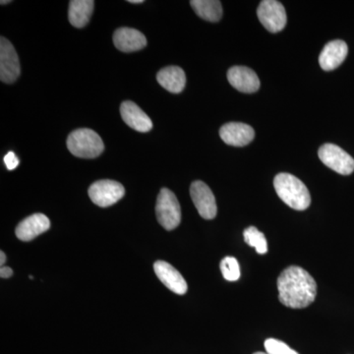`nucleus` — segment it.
I'll use <instances>...</instances> for the list:
<instances>
[{"label":"nucleus","mask_w":354,"mask_h":354,"mask_svg":"<svg viewBox=\"0 0 354 354\" xmlns=\"http://www.w3.org/2000/svg\"><path fill=\"white\" fill-rule=\"evenodd\" d=\"M318 156L324 165L342 176H349L354 171V158L339 146L324 144L319 149Z\"/></svg>","instance_id":"nucleus-5"},{"label":"nucleus","mask_w":354,"mask_h":354,"mask_svg":"<svg viewBox=\"0 0 354 354\" xmlns=\"http://www.w3.org/2000/svg\"><path fill=\"white\" fill-rule=\"evenodd\" d=\"M190 4L202 19L218 22L223 17V6L218 0H192Z\"/></svg>","instance_id":"nucleus-19"},{"label":"nucleus","mask_w":354,"mask_h":354,"mask_svg":"<svg viewBox=\"0 0 354 354\" xmlns=\"http://www.w3.org/2000/svg\"><path fill=\"white\" fill-rule=\"evenodd\" d=\"M67 148L77 158H95L104 152V145L101 137L94 130L82 128L70 133Z\"/></svg>","instance_id":"nucleus-3"},{"label":"nucleus","mask_w":354,"mask_h":354,"mask_svg":"<svg viewBox=\"0 0 354 354\" xmlns=\"http://www.w3.org/2000/svg\"><path fill=\"white\" fill-rule=\"evenodd\" d=\"M227 80L232 87L246 94L257 92L260 80L252 69L245 66H234L227 71Z\"/></svg>","instance_id":"nucleus-10"},{"label":"nucleus","mask_w":354,"mask_h":354,"mask_svg":"<svg viewBox=\"0 0 354 354\" xmlns=\"http://www.w3.org/2000/svg\"><path fill=\"white\" fill-rule=\"evenodd\" d=\"M348 44L341 39L330 41L324 46L319 57V64L325 71H332L337 68L344 62L348 55Z\"/></svg>","instance_id":"nucleus-13"},{"label":"nucleus","mask_w":354,"mask_h":354,"mask_svg":"<svg viewBox=\"0 0 354 354\" xmlns=\"http://www.w3.org/2000/svg\"><path fill=\"white\" fill-rule=\"evenodd\" d=\"M244 241L249 246L254 247L258 254H266L268 252L267 239H266L264 234L261 232L257 227H247L243 232Z\"/></svg>","instance_id":"nucleus-20"},{"label":"nucleus","mask_w":354,"mask_h":354,"mask_svg":"<svg viewBox=\"0 0 354 354\" xmlns=\"http://www.w3.org/2000/svg\"><path fill=\"white\" fill-rule=\"evenodd\" d=\"M20 62L12 44L1 37L0 38V79L2 82L12 84L20 75Z\"/></svg>","instance_id":"nucleus-8"},{"label":"nucleus","mask_w":354,"mask_h":354,"mask_svg":"<svg viewBox=\"0 0 354 354\" xmlns=\"http://www.w3.org/2000/svg\"><path fill=\"white\" fill-rule=\"evenodd\" d=\"M264 346L268 354H298L285 342L276 339H266Z\"/></svg>","instance_id":"nucleus-22"},{"label":"nucleus","mask_w":354,"mask_h":354,"mask_svg":"<svg viewBox=\"0 0 354 354\" xmlns=\"http://www.w3.org/2000/svg\"><path fill=\"white\" fill-rule=\"evenodd\" d=\"M113 44L118 50L123 53H133L143 50L147 46V39L138 30L120 28L114 32Z\"/></svg>","instance_id":"nucleus-16"},{"label":"nucleus","mask_w":354,"mask_h":354,"mask_svg":"<svg viewBox=\"0 0 354 354\" xmlns=\"http://www.w3.org/2000/svg\"><path fill=\"white\" fill-rule=\"evenodd\" d=\"M121 118L128 127L136 131L146 133L152 130L151 118L133 102H122L120 106Z\"/></svg>","instance_id":"nucleus-15"},{"label":"nucleus","mask_w":354,"mask_h":354,"mask_svg":"<svg viewBox=\"0 0 354 354\" xmlns=\"http://www.w3.org/2000/svg\"><path fill=\"white\" fill-rule=\"evenodd\" d=\"M10 0H9V1H4V0H2L1 4L2 6H4V4L10 3Z\"/></svg>","instance_id":"nucleus-27"},{"label":"nucleus","mask_w":354,"mask_h":354,"mask_svg":"<svg viewBox=\"0 0 354 354\" xmlns=\"http://www.w3.org/2000/svg\"><path fill=\"white\" fill-rule=\"evenodd\" d=\"M279 299L288 308H306L317 295V283L304 268L290 266L278 279Z\"/></svg>","instance_id":"nucleus-1"},{"label":"nucleus","mask_w":354,"mask_h":354,"mask_svg":"<svg viewBox=\"0 0 354 354\" xmlns=\"http://www.w3.org/2000/svg\"><path fill=\"white\" fill-rule=\"evenodd\" d=\"M220 268L223 278L227 281H236L241 278V268H239V261L234 257L228 256V257L223 258L221 260Z\"/></svg>","instance_id":"nucleus-21"},{"label":"nucleus","mask_w":354,"mask_h":354,"mask_svg":"<svg viewBox=\"0 0 354 354\" xmlns=\"http://www.w3.org/2000/svg\"><path fill=\"white\" fill-rule=\"evenodd\" d=\"M158 279L172 292L183 295L187 292L188 286L185 279L176 268L165 261H158L153 265Z\"/></svg>","instance_id":"nucleus-12"},{"label":"nucleus","mask_w":354,"mask_h":354,"mask_svg":"<svg viewBox=\"0 0 354 354\" xmlns=\"http://www.w3.org/2000/svg\"><path fill=\"white\" fill-rule=\"evenodd\" d=\"M6 254H4L3 251H1V252H0V265H1V267H4V263H6Z\"/></svg>","instance_id":"nucleus-25"},{"label":"nucleus","mask_w":354,"mask_h":354,"mask_svg":"<svg viewBox=\"0 0 354 354\" xmlns=\"http://www.w3.org/2000/svg\"><path fill=\"white\" fill-rule=\"evenodd\" d=\"M130 3H134V4H140L143 3V0H129Z\"/></svg>","instance_id":"nucleus-26"},{"label":"nucleus","mask_w":354,"mask_h":354,"mask_svg":"<svg viewBox=\"0 0 354 354\" xmlns=\"http://www.w3.org/2000/svg\"><path fill=\"white\" fill-rule=\"evenodd\" d=\"M220 136L227 145L244 147L253 141L255 131L245 123L230 122L221 127Z\"/></svg>","instance_id":"nucleus-11"},{"label":"nucleus","mask_w":354,"mask_h":354,"mask_svg":"<svg viewBox=\"0 0 354 354\" xmlns=\"http://www.w3.org/2000/svg\"><path fill=\"white\" fill-rule=\"evenodd\" d=\"M157 80L165 90L172 94H179L185 88V72L178 66L165 67L157 74Z\"/></svg>","instance_id":"nucleus-17"},{"label":"nucleus","mask_w":354,"mask_h":354,"mask_svg":"<svg viewBox=\"0 0 354 354\" xmlns=\"http://www.w3.org/2000/svg\"><path fill=\"white\" fill-rule=\"evenodd\" d=\"M156 214L160 225L167 230L178 227L181 221V209L178 200L172 191L162 188L158 194Z\"/></svg>","instance_id":"nucleus-4"},{"label":"nucleus","mask_w":354,"mask_h":354,"mask_svg":"<svg viewBox=\"0 0 354 354\" xmlns=\"http://www.w3.org/2000/svg\"><path fill=\"white\" fill-rule=\"evenodd\" d=\"M274 190L290 208L304 211L311 204L308 188L297 177L286 172H281L274 179Z\"/></svg>","instance_id":"nucleus-2"},{"label":"nucleus","mask_w":354,"mask_h":354,"mask_svg":"<svg viewBox=\"0 0 354 354\" xmlns=\"http://www.w3.org/2000/svg\"><path fill=\"white\" fill-rule=\"evenodd\" d=\"M190 195L198 213L205 220H213L218 213L216 198L208 185L197 180L191 184Z\"/></svg>","instance_id":"nucleus-9"},{"label":"nucleus","mask_w":354,"mask_h":354,"mask_svg":"<svg viewBox=\"0 0 354 354\" xmlns=\"http://www.w3.org/2000/svg\"><path fill=\"white\" fill-rule=\"evenodd\" d=\"M94 6L93 0H71L68 10L70 24L76 28L85 27L90 21Z\"/></svg>","instance_id":"nucleus-18"},{"label":"nucleus","mask_w":354,"mask_h":354,"mask_svg":"<svg viewBox=\"0 0 354 354\" xmlns=\"http://www.w3.org/2000/svg\"><path fill=\"white\" fill-rule=\"evenodd\" d=\"M125 189L122 184L114 180H99L88 188V197L93 203L102 208L113 206L122 199Z\"/></svg>","instance_id":"nucleus-6"},{"label":"nucleus","mask_w":354,"mask_h":354,"mask_svg":"<svg viewBox=\"0 0 354 354\" xmlns=\"http://www.w3.org/2000/svg\"><path fill=\"white\" fill-rule=\"evenodd\" d=\"M3 160L8 171H13V169H15L20 164L19 158L16 157L15 153L13 152H9L7 153L6 157L3 158Z\"/></svg>","instance_id":"nucleus-23"},{"label":"nucleus","mask_w":354,"mask_h":354,"mask_svg":"<svg viewBox=\"0 0 354 354\" xmlns=\"http://www.w3.org/2000/svg\"><path fill=\"white\" fill-rule=\"evenodd\" d=\"M50 227V221L43 214H35L21 221L16 227V236L22 241H31Z\"/></svg>","instance_id":"nucleus-14"},{"label":"nucleus","mask_w":354,"mask_h":354,"mask_svg":"<svg viewBox=\"0 0 354 354\" xmlns=\"http://www.w3.org/2000/svg\"><path fill=\"white\" fill-rule=\"evenodd\" d=\"M253 354H268L267 353H253Z\"/></svg>","instance_id":"nucleus-28"},{"label":"nucleus","mask_w":354,"mask_h":354,"mask_svg":"<svg viewBox=\"0 0 354 354\" xmlns=\"http://www.w3.org/2000/svg\"><path fill=\"white\" fill-rule=\"evenodd\" d=\"M260 22L268 31L279 32L285 29L286 12L285 7L277 0H263L257 9Z\"/></svg>","instance_id":"nucleus-7"},{"label":"nucleus","mask_w":354,"mask_h":354,"mask_svg":"<svg viewBox=\"0 0 354 354\" xmlns=\"http://www.w3.org/2000/svg\"><path fill=\"white\" fill-rule=\"evenodd\" d=\"M12 274L13 271L10 268L6 267V266H4V267H1V270H0V277H1L2 279L10 278Z\"/></svg>","instance_id":"nucleus-24"}]
</instances>
